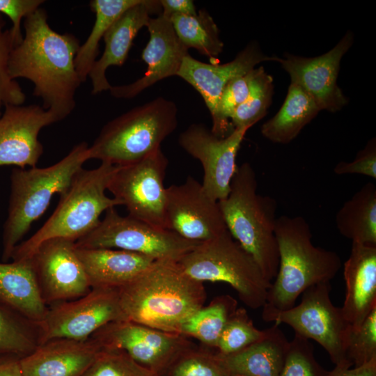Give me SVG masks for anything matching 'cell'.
Instances as JSON below:
<instances>
[{
  "mask_svg": "<svg viewBox=\"0 0 376 376\" xmlns=\"http://www.w3.org/2000/svg\"><path fill=\"white\" fill-rule=\"evenodd\" d=\"M24 29L22 41L10 53V75L31 81L33 94L42 100V107L61 120L75 109V93L81 84L75 65L79 41L72 33L54 31L42 8L24 19Z\"/></svg>",
  "mask_w": 376,
  "mask_h": 376,
  "instance_id": "cell-1",
  "label": "cell"
},
{
  "mask_svg": "<svg viewBox=\"0 0 376 376\" xmlns=\"http://www.w3.org/2000/svg\"><path fill=\"white\" fill-rule=\"evenodd\" d=\"M118 291L128 320L169 333L180 334L206 299L203 283L191 278L176 261L167 260H155Z\"/></svg>",
  "mask_w": 376,
  "mask_h": 376,
  "instance_id": "cell-2",
  "label": "cell"
},
{
  "mask_svg": "<svg viewBox=\"0 0 376 376\" xmlns=\"http://www.w3.org/2000/svg\"><path fill=\"white\" fill-rule=\"evenodd\" d=\"M275 235L279 269L263 306V319L292 308L307 288L330 282L342 266L336 252L313 244L310 226L301 216L276 218Z\"/></svg>",
  "mask_w": 376,
  "mask_h": 376,
  "instance_id": "cell-3",
  "label": "cell"
},
{
  "mask_svg": "<svg viewBox=\"0 0 376 376\" xmlns=\"http://www.w3.org/2000/svg\"><path fill=\"white\" fill-rule=\"evenodd\" d=\"M252 166L237 167L228 195L218 201L227 230L256 260L265 276L272 282L279 264L275 235L276 202L257 191Z\"/></svg>",
  "mask_w": 376,
  "mask_h": 376,
  "instance_id": "cell-4",
  "label": "cell"
},
{
  "mask_svg": "<svg viewBox=\"0 0 376 376\" xmlns=\"http://www.w3.org/2000/svg\"><path fill=\"white\" fill-rule=\"evenodd\" d=\"M88 146L81 142L57 163L45 168H15L10 175V196L3 230L2 260L11 259L15 248L32 224L46 211L53 196L64 194L88 160Z\"/></svg>",
  "mask_w": 376,
  "mask_h": 376,
  "instance_id": "cell-5",
  "label": "cell"
},
{
  "mask_svg": "<svg viewBox=\"0 0 376 376\" xmlns=\"http://www.w3.org/2000/svg\"><path fill=\"white\" fill-rule=\"evenodd\" d=\"M117 166L101 162L93 169H81L70 187L63 194L56 208L43 226L30 238L19 243L11 259L20 260L31 257L44 241L64 238L75 242L91 232L99 224L100 217L121 203L106 194Z\"/></svg>",
  "mask_w": 376,
  "mask_h": 376,
  "instance_id": "cell-6",
  "label": "cell"
},
{
  "mask_svg": "<svg viewBox=\"0 0 376 376\" xmlns=\"http://www.w3.org/2000/svg\"><path fill=\"white\" fill-rule=\"evenodd\" d=\"M177 126L176 104L157 97L105 124L88 147V159L114 166L136 162L161 148Z\"/></svg>",
  "mask_w": 376,
  "mask_h": 376,
  "instance_id": "cell-7",
  "label": "cell"
},
{
  "mask_svg": "<svg viewBox=\"0 0 376 376\" xmlns=\"http://www.w3.org/2000/svg\"><path fill=\"white\" fill-rule=\"evenodd\" d=\"M177 263L187 275L198 281L229 284L249 308H263L266 302L272 282L228 230L199 244Z\"/></svg>",
  "mask_w": 376,
  "mask_h": 376,
  "instance_id": "cell-8",
  "label": "cell"
},
{
  "mask_svg": "<svg viewBox=\"0 0 376 376\" xmlns=\"http://www.w3.org/2000/svg\"><path fill=\"white\" fill-rule=\"evenodd\" d=\"M330 282L320 283L301 294L299 304L273 313L263 320L275 324H286L295 334L318 343L337 367L352 368L346 357V347L352 326L341 307L331 301Z\"/></svg>",
  "mask_w": 376,
  "mask_h": 376,
  "instance_id": "cell-9",
  "label": "cell"
},
{
  "mask_svg": "<svg viewBox=\"0 0 376 376\" xmlns=\"http://www.w3.org/2000/svg\"><path fill=\"white\" fill-rule=\"evenodd\" d=\"M199 244L170 230L154 227L129 215L121 216L111 207L91 232L75 242V246L117 249L145 255L155 260L178 262Z\"/></svg>",
  "mask_w": 376,
  "mask_h": 376,
  "instance_id": "cell-10",
  "label": "cell"
},
{
  "mask_svg": "<svg viewBox=\"0 0 376 376\" xmlns=\"http://www.w3.org/2000/svg\"><path fill=\"white\" fill-rule=\"evenodd\" d=\"M168 164L159 148L136 162L117 166L107 190L126 207L130 217L167 229L164 180Z\"/></svg>",
  "mask_w": 376,
  "mask_h": 376,
  "instance_id": "cell-11",
  "label": "cell"
},
{
  "mask_svg": "<svg viewBox=\"0 0 376 376\" xmlns=\"http://www.w3.org/2000/svg\"><path fill=\"white\" fill-rule=\"evenodd\" d=\"M125 320L118 288H93L79 298L48 306L38 323L40 345L55 338L86 340L107 324Z\"/></svg>",
  "mask_w": 376,
  "mask_h": 376,
  "instance_id": "cell-12",
  "label": "cell"
},
{
  "mask_svg": "<svg viewBox=\"0 0 376 376\" xmlns=\"http://www.w3.org/2000/svg\"><path fill=\"white\" fill-rule=\"evenodd\" d=\"M105 350L125 352L158 376L185 350L193 346L188 337L158 330L130 320L111 322L91 337Z\"/></svg>",
  "mask_w": 376,
  "mask_h": 376,
  "instance_id": "cell-13",
  "label": "cell"
},
{
  "mask_svg": "<svg viewBox=\"0 0 376 376\" xmlns=\"http://www.w3.org/2000/svg\"><path fill=\"white\" fill-rule=\"evenodd\" d=\"M29 259L41 298L47 306L79 298L91 290L73 240L44 241Z\"/></svg>",
  "mask_w": 376,
  "mask_h": 376,
  "instance_id": "cell-14",
  "label": "cell"
},
{
  "mask_svg": "<svg viewBox=\"0 0 376 376\" xmlns=\"http://www.w3.org/2000/svg\"><path fill=\"white\" fill-rule=\"evenodd\" d=\"M249 129L237 127L220 138L203 124L189 125L179 136L180 146L201 162L202 186L209 197L219 201L227 197L237 166L236 156Z\"/></svg>",
  "mask_w": 376,
  "mask_h": 376,
  "instance_id": "cell-15",
  "label": "cell"
},
{
  "mask_svg": "<svg viewBox=\"0 0 376 376\" xmlns=\"http://www.w3.org/2000/svg\"><path fill=\"white\" fill-rule=\"evenodd\" d=\"M165 214L166 228L187 240L202 243L227 230L218 201L190 175L166 187Z\"/></svg>",
  "mask_w": 376,
  "mask_h": 376,
  "instance_id": "cell-16",
  "label": "cell"
},
{
  "mask_svg": "<svg viewBox=\"0 0 376 376\" xmlns=\"http://www.w3.org/2000/svg\"><path fill=\"white\" fill-rule=\"evenodd\" d=\"M354 42L348 31L327 53L311 58L285 54L273 57L289 74L290 82L301 86L314 100L320 111L336 112L347 104V99L337 84L340 61Z\"/></svg>",
  "mask_w": 376,
  "mask_h": 376,
  "instance_id": "cell-17",
  "label": "cell"
},
{
  "mask_svg": "<svg viewBox=\"0 0 376 376\" xmlns=\"http://www.w3.org/2000/svg\"><path fill=\"white\" fill-rule=\"evenodd\" d=\"M60 120L39 105L5 106L0 116V166L36 167L43 153L40 130Z\"/></svg>",
  "mask_w": 376,
  "mask_h": 376,
  "instance_id": "cell-18",
  "label": "cell"
},
{
  "mask_svg": "<svg viewBox=\"0 0 376 376\" xmlns=\"http://www.w3.org/2000/svg\"><path fill=\"white\" fill-rule=\"evenodd\" d=\"M150 39L141 54L147 64L144 75L136 81L109 89L116 98L130 99L157 82L177 76L188 49L178 38L171 20L162 13L150 17L146 25Z\"/></svg>",
  "mask_w": 376,
  "mask_h": 376,
  "instance_id": "cell-19",
  "label": "cell"
},
{
  "mask_svg": "<svg viewBox=\"0 0 376 376\" xmlns=\"http://www.w3.org/2000/svg\"><path fill=\"white\" fill-rule=\"evenodd\" d=\"M273 60L264 54L256 42H249L233 60L224 64L207 63L189 54L182 61L178 73L203 97L212 119L214 117L221 94L233 79L244 75L263 61Z\"/></svg>",
  "mask_w": 376,
  "mask_h": 376,
  "instance_id": "cell-20",
  "label": "cell"
},
{
  "mask_svg": "<svg viewBox=\"0 0 376 376\" xmlns=\"http://www.w3.org/2000/svg\"><path fill=\"white\" fill-rule=\"evenodd\" d=\"M162 13L159 1L141 0L125 11L109 28L103 39L104 52L93 64L88 77L91 80L93 95L109 90L111 87L106 77V70L112 65L124 64L139 31L146 26L151 14Z\"/></svg>",
  "mask_w": 376,
  "mask_h": 376,
  "instance_id": "cell-21",
  "label": "cell"
},
{
  "mask_svg": "<svg viewBox=\"0 0 376 376\" xmlns=\"http://www.w3.org/2000/svg\"><path fill=\"white\" fill-rule=\"evenodd\" d=\"M101 350L91 338L52 339L20 359L22 376H82Z\"/></svg>",
  "mask_w": 376,
  "mask_h": 376,
  "instance_id": "cell-22",
  "label": "cell"
},
{
  "mask_svg": "<svg viewBox=\"0 0 376 376\" xmlns=\"http://www.w3.org/2000/svg\"><path fill=\"white\" fill-rule=\"evenodd\" d=\"M343 276L346 291L341 309L357 328L376 307V245L352 243Z\"/></svg>",
  "mask_w": 376,
  "mask_h": 376,
  "instance_id": "cell-23",
  "label": "cell"
},
{
  "mask_svg": "<svg viewBox=\"0 0 376 376\" xmlns=\"http://www.w3.org/2000/svg\"><path fill=\"white\" fill-rule=\"evenodd\" d=\"M91 288H119L139 276L155 261L153 258L117 249L76 247Z\"/></svg>",
  "mask_w": 376,
  "mask_h": 376,
  "instance_id": "cell-24",
  "label": "cell"
},
{
  "mask_svg": "<svg viewBox=\"0 0 376 376\" xmlns=\"http://www.w3.org/2000/svg\"><path fill=\"white\" fill-rule=\"evenodd\" d=\"M0 304L40 323L48 306L41 298L30 259L0 263Z\"/></svg>",
  "mask_w": 376,
  "mask_h": 376,
  "instance_id": "cell-25",
  "label": "cell"
},
{
  "mask_svg": "<svg viewBox=\"0 0 376 376\" xmlns=\"http://www.w3.org/2000/svg\"><path fill=\"white\" fill-rule=\"evenodd\" d=\"M279 326L266 329L260 340L237 353L218 354L233 376H279L290 341Z\"/></svg>",
  "mask_w": 376,
  "mask_h": 376,
  "instance_id": "cell-26",
  "label": "cell"
},
{
  "mask_svg": "<svg viewBox=\"0 0 376 376\" xmlns=\"http://www.w3.org/2000/svg\"><path fill=\"white\" fill-rule=\"evenodd\" d=\"M319 111L313 98L301 86L290 82L281 107L274 116L263 123L261 134L273 143H288Z\"/></svg>",
  "mask_w": 376,
  "mask_h": 376,
  "instance_id": "cell-27",
  "label": "cell"
},
{
  "mask_svg": "<svg viewBox=\"0 0 376 376\" xmlns=\"http://www.w3.org/2000/svg\"><path fill=\"white\" fill-rule=\"evenodd\" d=\"M336 228L352 243L376 245V186L365 184L338 210Z\"/></svg>",
  "mask_w": 376,
  "mask_h": 376,
  "instance_id": "cell-28",
  "label": "cell"
},
{
  "mask_svg": "<svg viewBox=\"0 0 376 376\" xmlns=\"http://www.w3.org/2000/svg\"><path fill=\"white\" fill-rule=\"evenodd\" d=\"M141 0H92L89 5L95 20L86 41L80 45L75 65L81 83L85 82L97 61L99 44L111 24L127 9Z\"/></svg>",
  "mask_w": 376,
  "mask_h": 376,
  "instance_id": "cell-29",
  "label": "cell"
},
{
  "mask_svg": "<svg viewBox=\"0 0 376 376\" xmlns=\"http://www.w3.org/2000/svg\"><path fill=\"white\" fill-rule=\"evenodd\" d=\"M237 301L231 296H218L209 305L193 314L182 325L180 334L215 348L225 324L237 308Z\"/></svg>",
  "mask_w": 376,
  "mask_h": 376,
  "instance_id": "cell-30",
  "label": "cell"
},
{
  "mask_svg": "<svg viewBox=\"0 0 376 376\" xmlns=\"http://www.w3.org/2000/svg\"><path fill=\"white\" fill-rule=\"evenodd\" d=\"M170 20L178 38L188 49H195L210 58L222 52L224 43L219 30L206 10H200L194 16L173 15Z\"/></svg>",
  "mask_w": 376,
  "mask_h": 376,
  "instance_id": "cell-31",
  "label": "cell"
},
{
  "mask_svg": "<svg viewBox=\"0 0 376 376\" xmlns=\"http://www.w3.org/2000/svg\"><path fill=\"white\" fill-rule=\"evenodd\" d=\"M39 345L38 324L0 304V356L22 358Z\"/></svg>",
  "mask_w": 376,
  "mask_h": 376,
  "instance_id": "cell-32",
  "label": "cell"
},
{
  "mask_svg": "<svg viewBox=\"0 0 376 376\" xmlns=\"http://www.w3.org/2000/svg\"><path fill=\"white\" fill-rule=\"evenodd\" d=\"M273 91L272 76L262 66L254 68L248 97L230 118L233 127L249 129L262 119L272 102Z\"/></svg>",
  "mask_w": 376,
  "mask_h": 376,
  "instance_id": "cell-33",
  "label": "cell"
},
{
  "mask_svg": "<svg viewBox=\"0 0 376 376\" xmlns=\"http://www.w3.org/2000/svg\"><path fill=\"white\" fill-rule=\"evenodd\" d=\"M161 376H233L217 352L195 348L185 350Z\"/></svg>",
  "mask_w": 376,
  "mask_h": 376,
  "instance_id": "cell-34",
  "label": "cell"
},
{
  "mask_svg": "<svg viewBox=\"0 0 376 376\" xmlns=\"http://www.w3.org/2000/svg\"><path fill=\"white\" fill-rule=\"evenodd\" d=\"M265 332L254 326L244 308H237L222 330L215 347L217 352L223 356L237 353L260 340Z\"/></svg>",
  "mask_w": 376,
  "mask_h": 376,
  "instance_id": "cell-35",
  "label": "cell"
},
{
  "mask_svg": "<svg viewBox=\"0 0 376 376\" xmlns=\"http://www.w3.org/2000/svg\"><path fill=\"white\" fill-rule=\"evenodd\" d=\"M253 70L244 75L233 79L224 88L219 100L216 114L212 119V126L210 130L217 136L224 138L233 130L230 118L235 110L248 97Z\"/></svg>",
  "mask_w": 376,
  "mask_h": 376,
  "instance_id": "cell-36",
  "label": "cell"
},
{
  "mask_svg": "<svg viewBox=\"0 0 376 376\" xmlns=\"http://www.w3.org/2000/svg\"><path fill=\"white\" fill-rule=\"evenodd\" d=\"M315 359L313 346L308 339L295 334L279 376H329Z\"/></svg>",
  "mask_w": 376,
  "mask_h": 376,
  "instance_id": "cell-37",
  "label": "cell"
},
{
  "mask_svg": "<svg viewBox=\"0 0 376 376\" xmlns=\"http://www.w3.org/2000/svg\"><path fill=\"white\" fill-rule=\"evenodd\" d=\"M346 357L352 367L362 366L376 358V307L357 328H351Z\"/></svg>",
  "mask_w": 376,
  "mask_h": 376,
  "instance_id": "cell-38",
  "label": "cell"
},
{
  "mask_svg": "<svg viewBox=\"0 0 376 376\" xmlns=\"http://www.w3.org/2000/svg\"><path fill=\"white\" fill-rule=\"evenodd\" d=\"M82 376H158L120 350L102 349Z\"/></svg>",
  "mask_w": 376,
  "mask_h": 376,
  "instance_id": "cell-39",
  "label": "cell"
},
{
  "mask_svg": "<svg viewBox=\"0 0 376 376\" xmlns=\"http://www.w3.org/2000/svg\"><path fill=\"white\" fill-rule=\"evenodd\" d=\"M6 21L0 14V116L6 105H22L26 100L19 83L9 72L10 53L15 45L9 29H4Z\"/></svg>",
  "mask_w": 376,
  "mask_h": 376,
  "instance_id": "cell-40",
  "label": "cell"
},
{
  "mask_svg": "<svg viewBox=\"0 0 376 376\" xmlns=\"http://www.w3.org/2000/svg\"><path fill=\"white\" fill-rule=\"evenodd\" d=\"M43 2L42 0H0V14L6 15L12 22L10 31L15 47L23 39L22 19L40 8Z\"/></svg>",
  "mask_w": 376,
  "mask_h": 376,
  "instance_id": "cell-41",
  "label": "cell"
},
{
  "mask_svg": "<svg viewBox=\"0 0 376 376\" xmlns=\"http://www.w3.org/2000/svg\"><path fill=\"white\" fill-rule=\"evenodd\" d=\"M337 175L359 174L376 178V141L371 139L352 162H340L334 169Z\"/></svg>",
  "mask_w": 376,
  "mask_h": 376,
  "instance_id": "cell-42",
  "label": "cell"
},
{
  "mask_svg": "<svg viewBox=\"0 0 376 376\" xmlns=\"http://www.w3.org/2000/svg\"><path fill=\"white\" fill-rule=\"evenodd\" d=\"M162 14L169 18L173 15L194 16L196 8L191 0H160Z\"/></svg>",
  "mask_w": 376,
  "mask_h": 376,
  "instance_id": "cell-43",
  "label": "cell"
},
{
  "mask_svg": "<svg viewBox=\"0 0 376 376\" xmlns=\"http://www.w3.org/2000/svg\"><path fill=\"white\" fill-rule=\"evenodd\" d=\"M329 376H376V358L360 367H337L330 370Z\"/></svg>",
  "mask_w": 376,
  "mask_h": 376,
  "instance_id": "cell-44",
  "label": "cell"
},
{
  "mask_svg": "<svg viewBox=\"0 0 376 376\" xmlns=\"http://www.w3.org/2000/svg\"><path fill=\"white\" fill-rule=\"evenodd\" d=\"M20 359L14 355L0 356V376H22Z\"/></svg>",
  "mask_w": 376,
  "mask_h": 376,
  "instance_id": "cell-45",
  "label": "cell"
},
{
  "mask_svg": "<svg viewBox=\"0 0 376 376\" xmlns=\"http://www.w3.org/2000/svg\"><path fill=\"white\" fill-rule=\"evenodd\" d=\"M236 376H245V375H236Z\"/></svg>",
  "mask_w": 376,
  "mask_h": 376,
  "instance_id": "cell-46",
  "label": "cell"
}]
</instances>
